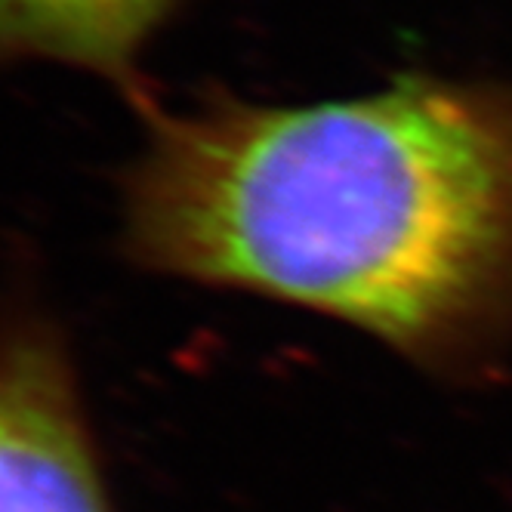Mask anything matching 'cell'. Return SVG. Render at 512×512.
I'll list each match as a JSON object with an SVG mask.
<instances>
[{
	"label": "cell",
	"instance_id": "cell-1",
	"mask_svg": "<svg viewBox=\"0 0 512 512\" xmlns=\"http://www.w3.org/2000/svg\"><path fill=\"white\" fill-rule=\"evenodd\" d=\"M142 108L133 266L337 318L429 371L512 340V84L405 75L306 105Z\"/></svg>",
	"mask_w": 512,
	"mask_h": 512
},
{
	"label": "cell",
	"instance_id": "cell-2",
	"mask_svg": "<svg viewBox=\"0 0 512 512\" xmlns=\"http://www.w3.org/2000/svg\"><path fill=\"white\" fill-rule=\"evenodd\" d=\"M0 512H112L53 318L0 315Z\"/></svg>",
	"mask_w": 512,
	"mask_h": 512
},
{
	"label": "cell",
	"instance_id": "cell-3",
	"mask_svg": "<svg viewBox=\"0 0 512 512\" xmlns=\"http://www.w3.org/2000/svg\"><path fill=\"white\" fill-rule=\"evenodd\" d=\"M179 0H0V68L47 59L112 81L139 105L142 53Z\"/></svg>",
	"mask_w": 512,
	"mask_h": 512
}]
</instances>
